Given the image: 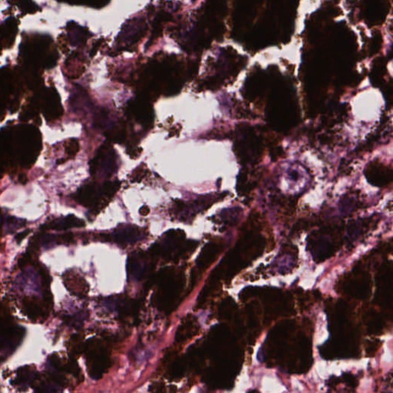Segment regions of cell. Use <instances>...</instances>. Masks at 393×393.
<instances>
[{"mask_svg":"<svg viewBox=\"0 0 393 393\" xmlns=\"http://www.w3.org/2000/svg\"><path fill=\"white\" fill-rule=\"evenodd\" d=\"M113 239L121 245H128L136 243L141 238V233L138 227L132 225H123L113 232Z\"/></svg>","mask_w":393,"mask_h":393,"instance_id":"cell-3","label":"cell"},{"mask_svg":"<svg viewBox=\"0 0 393 393\" xmlns=\"http://www.w3.org/2000/svg\"><path fill=\"white\" fill-rule=\"evenodd\" d=\"M84 225V222L82 220L78 219L74 216H69L65 219L61 220L60 222H57L56 228L58 229H68L75 227V226H82Z\"/></svg>","mask_w":393,"mask_h":393,"instance_id":"cell-5","label":"cell"},{"mask_svg":"<svg viewBox=\"0 0 393 393\" xmlns=\"http://www.w3.org/2000/svg\"><path fill=\"white\" fill-rule=\"evenodd\" d=\"M127 112L130 117L145 126H149L153 121V110L150 104L144 99H135L128 103Z\"/></svg>","mask_w":393,"mask_h":393,"instance_id":"cell-2","label":"cell"},{"mask_svg":"<svg viewBox=\"0 0 393 393\" xmlns=\"http://www.w3.org/2000/svg\"><path fill=\"white\" fill-rule=\"evenodd\" d=\"M117 156L112 147L109 144L102 145L95 159L91 162L92 174H98L103 177H112L117 170Z\"/></svg>","mask_w":393,"mask_h":393,"instance_id":"cell-1","label":"cell"},{"mask_svg":"<svg viewBox=\"0 0 393 393\" xmlns=\"http://www.w3.org/2000/svg\"><path fill=\"white\" fill-rule=\"evenodd\" d=\"M128 272L131 273L133 278L138 279L143 275L145 268H144L143 264L141 261H138L137 259L132 258L128 261Z\"/></svg>","mask_w":393,"mask_h":393,"instance_id":"cell-4","label":"cell"}]
</instances>
